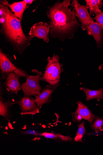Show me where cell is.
I'll return each instance as SVG.
<instances>
[{"mask_svg": "<svg viewBox=\"0 0 103 155\" xmlns=\"http://www.w3.org/2000/svg\"><path fill=\"white\" fill-rule=\"evenodd\" d=\"M4 10V16L1 18L3 32L9 40L22 52L29 45L27 38L24 34L20 20L9 9L8 6L1 5Z\"/></svg>", "mask_w": 103, "mask_h": 155, "instance_id": "obj_2", "label": "cell"}, {"mask_svg": "<svg viewBox=\"0 0 103 155\" xmlns=\"http://www.w3.org/2000/svg\"><path fill=\"white\" fill-rule=\"evenodd\" d=\"M21 111V115H34L39 112L35 100L29 96H24L18 102Z\"/></svg>", "mask_w": 103, "mask_h": 155, "instance_id": "obj_8", "label": "cell"}, {"mask_svg": "<svg viewBox=\"0 0 103 155\" xmlns=\"http://www.w3.org/2000/svg\"><path fill=\"white\" fill-rule=\"evenodd\" d=\"M81 90L83 91L86 95V100L88 101L97 98L100 101L103 98V89L92 90L84 87H81Z\"/></svg>", "mask_w": 103, "mask_h": 155, "instance_id": "obj_14", "label": "cell"}, {"mask_svg": "<svg viewBox=\"0 0 103 155\" xmlns=\"http://www.w3.org/2000/svg\"><path fill=\"white\" fill-rule=\"evenodd\" d=\"M24 1L27 4H31L34 1V0H24Z\"/></svg>", "mask_w": 103, "mask_h": 155, "instance_id": "obj_22", "label": "cell"}, {"mask_svg": "<svg viewBox=\"0 0 103 155\" xmlns=\"http://www.w3.org/2000/svg\"><path fill=\"white\" fill-rule=\"evenodd\" d=\"M41 135L47 138L65 141H71L72 138L69 136H65L60 134H55L53 132H45L41 134Z\"/></svg>", "mask_w": 103, "mask_h": 155, "instance_id": "obj_16", "label": "cell"}, {"mask_svg": "<svg viewBox=\"0 0 103 155\" xmlns=\"http://www.w3.org/2000/svg\"><path fill=\"white\" fill-rule=\"evenodd\" d=\"M20 77L14 72L9 74L7 76L5 86L7 89L11 93L17 94L21 89L19 81Z\"/></svg>", "mask_w": 103, "mask_h": 155, "instance_id": "obj_10", "label": "cell"}, {"mask_svg": "<svg viewBox=\"0 0 103 155\" xmlns=\"http://www.w3.org/2000/svg\"><path fill=\"white\" fill-rule=\"evenodd\" d=\"M70 0L59 1L48 8L47 15L50 19V35L63 41L73 38L81 26L74 10L71 7Z\"/></svg>", "mask_w": 103, "mask_h": 155, "instance_id": "obj_1", "label": "cell"}, {"mask_svg": "<svg viewBox=\"0 0 103 155\" xmlns=\"http://www.w3.org/2000/svg\"><path fill=\"white\" fill-rule=\"evenodd\" d=\"M32 71L35 73L36 75L32 76L27 74L26 81L21 86L24 96L37 95L41 92L42 89L40 83L43 76L42 73L36 69H33Z\"/></svg>", "mask_w": 103, "mask_h": 155, "instance_id": "obj_4", "label": "cell"}, {"mask_svg": "<svg viewBox=\"0 0 103 155\" xmlns=\"http://www.w3.org/2000/svg\"><path fill=\"white\" fill-rule=\"evenodd\" d=\"M85 2L91 15L94 14L96 15L102 11L100 9L103 5L102 0H85Z\"/></svg>", "mask_w": 103, "mask_h": 155, "instance_id": "obj_15", "label": "cell"}, {"mask_svg": "<svg viewBox=\"0 0 103 155\" xmlns=\"http://www.w3.org/2000/svg\"><path fill=\"white\" fill-rule=\"evenodd\" d=\"M78 108L76 114L80 115L82 119L86 120L92 124L96 116L88 108L87 106L83 104L80 101L77 103Z\"/></svg>", "mask_w": 103, "mask_h": 155, "instance_id": "obj_12", "label": "cell"}, {"mask_svg": "<svg viewBox=\"0 0 103 155\" xmlns=\"http://www.w3.org/2000/svg\"><path fill=\"white\" fill-rule=\"evenodd\" d=\"M60 58L59 56L55 54L52 57H48V63L41 78V80L48 83L50 86L54 88L59 84L63 71V65L60 62Z\"/></svg>", "mask_w": 103, "mask_h": 155, "instance_id": "obj_3", "label": "cell"}, {"mask_svg": "<svg viewBox=\"0 0 103 155\" xmlns=\"http://www.w3.org/2000/svg\"><path fill=\"white\" fill-rule=\"evenodd\" d=\"M92 128L98 133L103 131V118L96 116L93 124L92 126Z\"/></svg>", "mask_w": 103, "mask_h": 155, "instance_id": "obj_18", "label": "cell"}, {"mask_svg": "<svg viewBox=\"0 0 103 155\" xmlns=\"http://www.w3.org/2000/svg\"><path fill=\"white\" fill-rule=\"evenodd\" d=\"M98 69L99 71L103 70V62L102 64H101L98 67Z\"/></svg>", "mask_w": 103, "mask_h": 155, "instance_id": "obj_23", "label": "cell"}, {"mask_svg": "<svg viewBox=\"0 0 103 155\" xmlns=\"http://www.w3.org/2000/svg\"><path fill=\"white\" fill-rule=\"evenodd\" d=\"M72 117L73 121L76 122H80L82 119V117L79 115L77 114L75 112L72 114Z\"/></svg>", "mask_w": 103, "mask_h": 155, "instance_id": "obj_21", "label": "cell"}, {"mask_svg": "<svg viewBox=\"0 0 103 155\" xmlns=\"http://www.w3.org/2000/svg\"><path fill=\"white\" fill-rule=\"evenodd\" d=\"M54 90V88L47 86L39 94L36 95L35 101L39 108L40 109L43 105L49 102L51 95Z\"/></svg>", "mask_w": 103, "mask_h": 155, "instance_id": "obj_11", "label": "cell"}, {"mask_svg": "<svg viewBox=\"0 0 103 155\" xmlns=\"http://www.w3.org/2000/svg\"><path fill=\"white\" fill-rule=\"evenodd\" d=\"M88 34L94 38L98 49L101 48L103 41V30L97 22L92 23L87 28Z\"/></svg>", "mask_w": 103, "mask_h": 155, "instance_id": "obj_9", "label": "cell"}, {"mask_svg": "<svg viewBox=\"0 0 103 155\" xmlns=\"http://www.w3.org/2000/svg\"><path fill=\"white\" fill-rule=\"evenodd\" d=\"M71 6L81 23L82 29L83 31H86L87 28L94 22V19L91 17L88 12V7L86 5H82L77 0H73Z\"/></svg>", "mask_w": 103, "mask_h": 155, "instance_id": "obj_5", "label": "cell"}, {"mask_svg": "<svg viewBox=\"0 0 103 155\" xmlns=\"http://www.w3.org/2000/svg\"><path fill=\"white\" fill-rule=\"evenodd\" d=\"M96 22L98 23L103 30V12L96 14L94 18Z\"/></svg>", "mask_w": 103, "mask_h": 155, "instance_id": "obj_20", "label": "cell"}, {"mask_svg": "<svg viewBox=\"0 0 103 155\" xmlns=\"http://www.w3.org/2000/svg\"><path fill=\"white\" fill-rule=\"evenodd\" d=\"M0 67L3 79L6 78L7 75L11 72L15 73L20 77H26L27 74L23 70L16 67L1 49L0 51Z\"/></svg>", "mask_w": 103, "mask_h": 155, "instance_id": "obj_6", "label": "cell"}, {"mask_svg": "<svg viewBox=\"0 0 103 155\" xmlns=\"http://www.w3.org/2000/svg\"><path fill=\"white\" fill-rule=\"evenodd\" d=\"M4 5L8 6L12 11L14 13V15L18 18L21 22L24 10L27 8V4L24 1L15 2L11 4H9L6 1L1 2Z\"/></svg>", "mask_w": 103, "mask_h": 155, "instance_id": "obj_13", "label": "cell"}, {"mask_svg": "<svg viewBox=\"0 0 103 155\" xmlns=\"http://www.w3.org/2000/svg\"><path fill=\"white\" fill-rule=\"evenodd\" d=\"M14 104L9 101L7 102H4L1 96L0 100V115L6 117L8 115L9 107Z\"/></svg>", "mask_w": 103, "mask_h": 155, "instance_id": "obj_17", "label": "cell"}, {"mask_svg": "<svg viewBox=\"0 0 103 155\" xmlns=\"http://www.w3.org/2000/svg\"><path fill=\"white\" fill-rule=\"evenodd\" d=\"M85 130L84 126V121L79 124L75 140L76 142H81L83 136L85 133Z\"/></svg>", "mask_w": 103, "mask_h": 155, "instance_id": "obj_19", "label": "cell"}, {"mask_svg": "<svg viewBox=\"0 0 103 155\" xmlns=\"http://www.w3.org/2000/svg\"><path fill=\"white\" fill-rule=\"evenodd\" d=\"M50 30L49 24L47 23L41 22L35 24L31 27L27 38L31 41L34 37H37L48 43L49 41V35Z\"/></svg>", "mask_w": 103, "mask_h": 155, "instance_id": "obj_7", "label": "cell"}]
</instances>
